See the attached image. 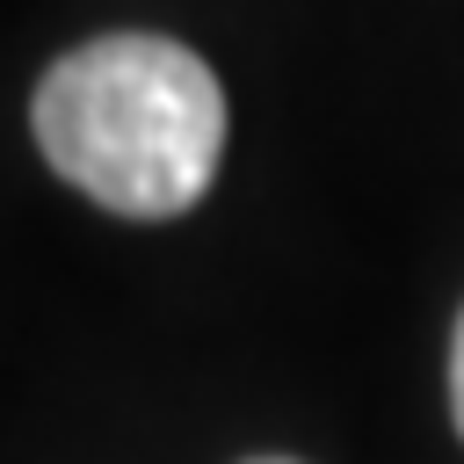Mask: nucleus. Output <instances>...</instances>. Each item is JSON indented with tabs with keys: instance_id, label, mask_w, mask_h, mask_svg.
I'll use <instances>...</instances> for the list:
<instances>
[{
	"instance_id": "1",
	"label": "nucleus",
	"mask_w": 464,
	"mask_h": 464,
	"mask_svg": "<svg viewBox=\"0 0 464 464\" xmlns=\"http://www.w3.org/2000/svg\"><path fill=\"white\" fill-rule=\"evenodd\" d=\"M44 160L116 218H181L225 160V87L174 36H94L36 80Z\"/></svg>"
},
{
	"instance_id": "2",
	"label": "nucleus",
	"mask_w": 464,
	"mask_h": 464,
	"mask_svg": "<svg viewBox=\"0 0 464 464\" xmlns=\"http://www.w3.org/2000/svg\"><path fill=\"white\" fill-rule=\"evenodd\" d=\"M450 413L464 428V319H457V341H450Z\"/></svg>"
},
{
	"instance_id": "3",
	"label": "nucleus",
	"mask_w": 464,
	"mask_h": 464,
	"mask_svg": "<svg viewBox=\"0 0 464 464\" xmlns=\"http://www.w3.org/2000/svg\"><path fill=\"white\" fill-rule=\"evenodd\" d=\"M254 464H290V457H254Z\"/></svg>"
}]
</instances>
